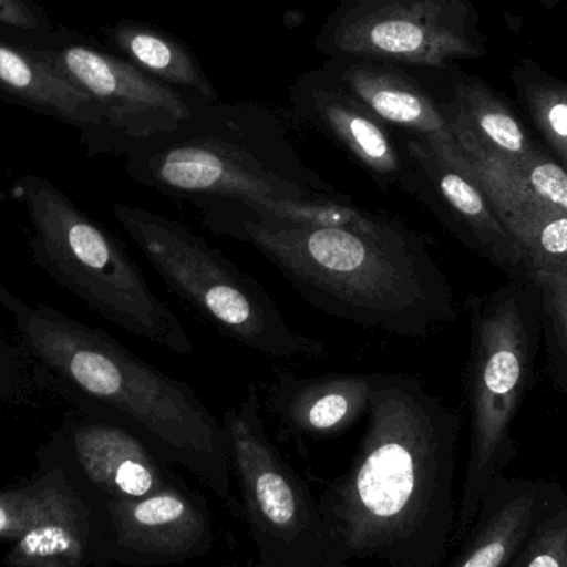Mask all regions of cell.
I'll list each match as a JSON object with an SVG mask.
<instances>
[{
    "label": "cell",
    "instance_id": "cell-3",
    "mask_svg": "<svg viewBox=\"0 0 567 567\" xmlns=\"http://www.w3.org/2000/svg\"><path fill=\"white\" fill-rule=\"evenodd\" d=\"M0 307L33 359L132 423L172 465L188 470L233 516H241L225 426L193 386L150 365L109 333L32 302L2 281Z\"/></svg>",
    "mask_w": 567,
    "mask_h": 567
},
{
    "label": "cell",
    "instance_id": "cell-20",
    "mask_svg": "<svg viewBox=\"0 0 567 567\" xmlns=\"http://www.w3.org/2000/svg\"><path fill=\"white\" fill-rule=\"evenodd\" d=\"M463 155L496 215L522 246L528 268L567 278V213L533 198L488 156L475 152Z\"/></svg>",
    "mask_w": 567,
    "mask_h": 567
},
{
    "label": "cell",
    "instance_id": "cell-5",
    "mask_svg": "<svg viewBox=\"0 0 567 567\" xmlns=\"http://www.w3.org/2000/svg\"><path fill=\"white\" fill-rule=\"evenodd\" d=\"M12 196L30 223L35 265L89 309L176 355L195 343L172 307L159 299L122 243L42 176H20Z\"/></svg>",
    "mask_w": 567,
    "mask_h": 567
},
{
    "label": "cell",
    "instance_id": "cell-4",
    "mask_svg": "<svg viewBox=\"0 0 567 567\" xmlns=\"http://www.w3.org/2000/svg\"><path fill=\"white\" fill-rule=\"evenodd\" d=\"M138 185L176 199H319L343 195L310 169L268 106L193 102L168 132L123 152Z\"/></svg>",
    "mask_w": 567,
    "mask_h": 567
},
{
    "label": "cell",
    "instance_id": "cell-12",
    "mask_svg": "<svg viewBox=\"0 0 567 567\" xmlns=\"http://www.w3.org/2000/svg\"><path fill=\"white\" fill-rule=\"evenodd\" d=\"M106 515L120 559L133 565H178L215 546L208 502L182 476L142 498L109 499Z\"/></svg>",
    "mask_w": 567,
    "mask_h": 567
},
{
    "label": "cell",
    "instance_id": "cell-28",
    "mask_svg": "<svg viewBox=\"0 0 567 567\" xmlns=\"http://www.w3.org/2000/svg\"><path fill=\"white\" fill-rule=\"evenodd\" d=\"M23 377L22 357L0 337V405L22 390Z\"/></svg>",
    "mask_w": 567,
    "mask_h": 567
},
{
    "label": "cell",
    "instance_id": "cell-16",
    "mask_svg": "<svg viewBox=\"0 0 567 567\" xmlns=\"http://www.w3.org/2000/svg\"><path fill=\"white\" fill-rule=\"evenodd\" d=\"M373 373L320 377L279 373L268 390V405L286 432L302 439L343 435L367 416Z\"/></svg>",
    "mask_w": 567,
    "mask_h": 567
},
{
    "label": "cell",
    "instance_id": "cell-9",
    "mask_svg": "<svg viewBox=\"0 0 567 567\" xmlns=\"http://www.w3.org/2000/svg\"><path fill=\"white\" fill-rule=\"evenodd\" d=\"M313 47L326 59L445 70L485 56L488 37L472 0H336Z\"/></svg>",
    "mask_w": 567,
    "mask_h": 567
},
{
    "label": "cell",
    "instance_id": "cell-6",
    "mask_svg": "<svg viewBox=\"0 0 567 567\" xmlns=\"http://www.w3.org/2000/svg\"><path fill=\"white\" fill-rule=\"evenodd\" d=\"M465 396L470 449L452 549L472 528L493 480L518 456L512 426L536 379L542 317L535 287L509 281L468 302Z\"/></svg>",
    "mask_w": 567,
    "mask_h": 567
},
{
    "label": "cell",
    "instance_id": "cell-15",
    "mask_svg": "<svg viewBox=\"0 0 567 567\" xmlns=\"http://www.w3.org/2000/svg\"><path fill=\"white\" fill-rule=\"evenodd\" d=\"M566 495L556 480L508 478L499 473L483 495L478 515L456 546V555L442 567H508Z\"/></svg>",
    "mask_w": 567,
    "mask_h": 567
},
{
    "label": "cell",
    "instance_id": "cell-24",
    "mask_svg": "<svg viewBox=\"0 0 567 567\" xmlns=\"http://www.w3.org/2000/svg\"><path fill=\"white\" fill-rule=\"evenodd\" d=\"M529 282L538 293L546 379L553 389L567 395V278L529 269Z\"/></svg>",
    "mask_w": 567,
    "mask_h": 567
},
{
    "label": "cell",
    "instance_id": "cell-17",
    "mask_svg": "<svg viewBox=\"0 0 567 567\" xmlns=\"http://www.w3.org/2000/svg\"><path fill=\"white\" fill-rule=\"evenodd\" d=\"M439 99L460 148L503 166L522 165L543 148L508 102L478 76L458 73Z\"/></svg>",
    "mask_w": 567,
    "mask_h": 567
},
{
    "label": "cell",
    "instance_id": "cell-25",
    "mask_svg": "<svg viewBox=\"0 0 567 567\" xmlns=\"http://www.w3.org/2000/svg\"><path fill=\"white\" fill-rule=\"evenodd\" d=\"M493 162L533 198L545 203L546 206L567 213V169L545 146L532 158L526 159L522 165L513 166V168L503 166L496 159Z\"/></svg>",
    "mask_w": 567,
    "mask_h": 567
},
{
    "label": "cell",
    "instance_id": "cell-19",
    "mask_svg": "<svg viewBox=\"0 0 567 567\" xmlns=\"http://www.w3.org/2000/svg\"><path fill=\"white\" fill-rule=\"evenodd\" d=\"M92 519L80 493L62 470L35 482L32 525L12 543L3 563L9 567H83Z\"/></svg>",
    "mask_w": 567,
    "mask_h": 567
},
{
    "label": "cell",
    "instance_id": "cell-26",
    "mask_svg": "<svg viewBox=\"0 0 567 567\" xmlns=\"http://www.w3.org/2000/svg\"><path fill=\"white\" fill-rule=\"evenodd\" d=\"M508 567H567V495L536 526Z\"/></svg>",
    "mask_w": 567,
    "mask_h": 567
},
{
    "label": "cell",
    "instance_id": "cell-29",
    "mask_svg": "<svg viewBox=\"0 0 567 567\" xmlns=\"http://www.w3.org/2000/svg\"><path fill=\"white\" fill-rule=\"evenodd\" d=\"M0 23L20 30H37L40 27L35 10L25 0H0Z\"/></svg>",
    "mask_w": 567,
    "mask_h": 567
},
{
    "label": "cell",
    "instance_id": "cell-13",
    "mask_svg": "<svg viewBox=\"0 0 567 567\" xmlns=\"http://www.w3.org/2000/svg\"><path fill=\"white\" fill-rule=\"evenodd\" d=\"M289 103L296 122L332 140L380 188L406 193L410 163L396 146L392 128L322 69L293 80Z\"/></svg>",
    "mask_w": 567,
    "mask_h": 567
},
{
    "label": "cell",
    "instance_id": "cell-21",
    "mask_svg": "<svg viewBox=\"0 0 567 567\" xmlns=\"http://www.w3.org/2000/svg\"><path fill=\"white\" fill-rule=\"evenodd\" d=\"M0 90L13 99L65 120L89 133L90 146L110 152L105 115L92 96L70 82L42 53H30L0 40Z\"/></svg>",
    "mask_w": 567,
    "mask_h": 567
},
{
    "label": "cell",
    "instance_id": "cell-11",
    "mask_svg": "<svg viewBox=\"0 0 567 567\" xmlns=\"http://www.w3.org/2000/svg\"><path fill=\"white\" fill-rule=\"evenodd\" d=\"M405 155L410 163L406 195L419 199L463 246L505 272L509 281L529 284L525 252L466 168L465 155L445 158L412 136H406Z\"/></svg>",
    "mask_w": 567,
    "mask_h": 567
},
{
    "label": "cell",
    "instance_id": "cell-23",
    "mask_svg": "<svg viewBox=\"0 0 567 567\" xmlns=\"http://www.w3.org/2000/svg\"><path fill=\"white\" fill-rule=\"evenodd\" d=\"M509 80L519 106L543 136L546 148L567 169V82L533 59L515 63Z\"/></svg>",
    "mask_w": 567,
    "mask_h": 567
},
{
    "label": "cell",
    "instance_id": "cell-27",
    "mask_svg": "<svg viewBox=\"0 0 567 567\" xmlns=\"http://www.w3.org/2000/svg\"><path fill=\"white\" fill-rule=\"evenodd\" d=\"M35 482L0 492V542L13 543L32 525Z\"/></svg>",
    "mask_w": 567,
    "mask_h": 567
},
{
    "label": "cell",
    "instance_id": "cell-22",
    "mask_svg": "<svg viewBox=\"0 0 567 567\" xmlns=\"http://www.w3.org/2000/svg\"><path fill=\"white\" fill-rule=\"evenodd\" d=\"M106 37L120 50L123 59L152 79L172 86L195 102L221 100L198 56L179 37L150 23L130 20L106 29Z\"/></svg>",
    "mask_w": 567,
    "mask_h": 567
},
{
    "label": "cell",
    "instance_id": "cell-14",
    "mask_svg": "<svg viewBox=\"0 0 567 567\" xmlns=\"http://www.w3.org/2000/svg\"><path fill=\"white\" fill-rule=\"evenodd\" d=\"M320 69L365 103L390 128L423 140L446 158L462 153L439 99L412 70L350 56L327 59Z\"/></svg>",
    "mask_w": 567,
    "mask_h": 567
},
{
    "label": "cell",
    "instance_id": "cell-2",
    "mask_svg": "<svg viewBox=\"0 0 567 567\" xmlns=\"http://www.w3.org/2000/svg\"><path fill=\"white\" fill-rule=\"evenodd\" d=\"M189 203L209 233L261 252L327 316L406 339H429L458 320L452 284L402 219L362 208L342 225H297L238 198Z\"/></svg>",
    "mask_w": 567,
    "mask_h": 567
},
{
    "label": "cell",
    "instance_id": "cell-1",
    "mask_svg": "<svg viewBox=\"0 0 567 567\" xmlns=\"http://www.w3.org/2000/svg\"><path fill=\"white\" fill-rule=\"evenodd\" d=\"M458 410L412 373H373L349 470L317 498L333 566L442 567L452 551Z\"/></svg>",
    "mask_w": 567,
    "mask_h": 567
},
{
    "label": "cell",
    "instance_id": "cell-30",
    "mask_svg": "<svg viewBox=\"0 0 567 567\" xmlns=\"http://www.w3.org/2000/svg\"><path fill=\"white\" fill-rule=\"evenodd\" d=\"M542 2L543 9L546 10V12H551V10H555L556 7L561 3V0H539Z\"/></svg>",
    "mask_w": 567,
    "mask_h": 567
},
{
    "label": "cell",
    "instance_id": "cell-18",
    "mask_svg": "<svg viewBox=\"0 0 567 567\" xmlns=\"http://www.w3.org/2000/svg\"><path fill=\"white\" fill-rule=\"evenodd\" d=\"M72 442L80 468L109 499L142 498L179 476L143 436L113 423L76 426Z\"/></svg>",
    "mask_w": 567,
    "mask_h": 567
},
{
    "label": "cell",
    "instance_id": "cell-31",
    "mask_svg": "<svg viewBox=\"0 0 567 567\" xmlns=\"http://www.w3.org/2000/svg\"><path fill=\"white\" fill-rule=\"evenodd\" d=\"M233 567H238V566H233ZM241 567H258V565H256V563L249 561L248 565L241 566Z\"/></svg>",
    "mask_w": 567,
    "mask_h": 567
},
{
    "label": "cell",
    "instance_id": "cell-7",
    "mask_svg": "<svg viewBox=\"0 0 567 567\" xmlns=\"http://www.w3.org/2000/svg\"><path fill=\"white\" fill-rule=\"evenodd\" d=\"M118 225L166 286L236 342L272 359H320L326 343L297 332L271 296L178 219L115 203Z\"/></svg>",
    "mask_w": 567,
    "mask_h": 567
},
{
    "label": "cell",
    "instance_id": "cell-8",
    "mask_svg": "<svg viewBox=\"0 0 567 567\" xmlns=\"http://www.w3.org/2000/svg\"><path fill=\"white\" fill-rule=\"evenodd\" d=\"M255 385L223 416L241 518L258 567H336L316 496L271 442Z\"/></svg>",
    "mask_w": 567,
    "mask_h": 567
},
{
    "label": "cell",
    "instance_id": "cell-10",
    "mask_svg": "<svg viewBox=\"0 0 567 567\" xmlns=\"http://www.w3.org/2000/svg\"><path fill=\"white\" fill-rule=\"evenodd\" d=\"M42 55L102 109L110 152L123 153L133 143L168 132L195 102L123 56L95 47L73 43Z\"/></svg>",
    "mask_w": 567,
    "mask_h": 567
}]
</instances>
